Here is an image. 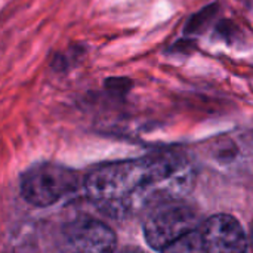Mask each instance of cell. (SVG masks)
<instances>
[{
  "instance_id": "6da1fadb",
  "label": "cell",
  "mask_w": 253,
  "mask_h": 253,
  "mask_svg": "<svg viewBox=\"0 0 253 253\" xmlns=\"http://www.w3.org/2000/svg\"><path fill=\"white\" fill-rule=\"evenodd\" d=\"M194 182L190 160L175 151L114 162L86 178L89 200L105 215L129 218L172 200H181Z\"/></svg>"
},
{
  "instance_id": "7a4b0ae2",
  "label": "cell",
  "mask_w": 253,
  "mask_h": 253,
  "mask_svg": "<svg viewBox=\"0 0 253 253\" xmlns=\"http://www.w3.org/2000/svg\"><path fill=\"white\" fill-rule=\"evenodd\" d=\"M79 184L77 173L55 163H39L21 179V194L33 206L47 208L71 194Z\"/></svg>"
},
{
  "instance_id": "3957f363",
  "label": "cell",
  "mask_w": 253,
  "mask_h": 253,
  "mask_svg": "<svg viewBox=\"0 0 253 253\" xmlns=\"http://www.w3.org/2000/svg\"><path fill=\"white\" fill-rule=\"evenodd\" d=\"M197 227V212L181 200H172L150 209L144 221V237L151 249L162 251Z\"/></svg>"
},
{
  "instance_id": "277c9868",
  "label": "cell",
  "mask_w": 253,
  "mask_h": 253,
  "mask_svg": "<svg viewBox=\"0 0 253 253\" xmlns=\"http://www.w3.org/2000/svg\"><path fill=\"white\" fill-rule=\"evenodd\" d=\"M59 246L62 253H114L117 237L101 221L76 218L62 228Z\"/></svg>"
},
{
  "instance_id": "5b68a950",
  "label": "cell",
  "mask_w": 253,
  "mask_h": 253,
  "mask_svg": "<svg viewBox=\"0 0 253 253\" xmlns=\"http://www.w3.org/2000/svg\"><path fill=\"white\" fill-rule=\"evenodd\" d=\"M206 253H245L248 239L242 224L230 215L212 216L202 231Z\"/></svg>"
},
{
  "instance_id": "8992f818",
  "label": "cell",
  "mask_w": 253,
  "mask_h": 253,
  "mask_svg": "<svg viewBox=\"0 0 253 253\" xmlns=\"http://www.w3.org/2000/svg\"><path fill=\"white\" fill-rule=\"evenodd\" d=\"M162 253H206L205 251V245H203V237L202 233L199 230H193L184 236H181L179 239H176L175 242H172L170 245H168L166 248H163Z\"/></svg>"
},
{
  "instance_id": "52a82bcc",
  "label": "cell",
  "mask_w": 253,
  "mask_h": 253,
  "mask_svg": "<svg viewBox=\"0 0 253 253\" xmlns=\"http://www.w3.org/2000/svg\"><path fill=\"white\" fill-rule=\"evenodd\" d=\"M216 13V4H212L206 9H203L202 12H199L197 15H194L188 25H187V33H199L205 28V25H208V22L215 16Z\"/></svg>"
},
{
  "instance_id": "ba28073f",
  "label": "cell",
  "mask_w": 253,
  "mask_h": 253,
  "mask_svg": "<svg viewBox=\"0 0 253 253\" xmlns=\"http://www.w3.org/2000/svg\"><path fill=\"white\" fill-rule=\"evenodd\" d=\"M117 253H147V252H145V251H142V249H139V248H135V246H127V248L122 249L120 252H117Z\"/></svg>"
}]
</instances>
